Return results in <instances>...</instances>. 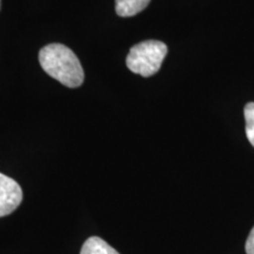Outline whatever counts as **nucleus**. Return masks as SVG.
<instances>
[{"instance_id":"1","label":"nucleus","mask_w":254,"mask_h":254,"mask_svg":"<svg viewBox=\"0 0 254 254\" xmlns=\"http://www.w3.org/2000/svg\"><path fill=\"white\" fill-rule=\"evenodd\" d=\"M39 63L47 74L65 86L75 88L84 82V69L78 57L63 44H50L40 50Z\"/></svg>"},{"instance_id":"2","label":"nucleus","mask_w":254,"mask_h":254,"mask_svg":"<svg viewBox=\"0 0 254 254\" xmlns=\"http://www.w3.org/2000/svg\"><path fill=\"white\" fill-rule=\"evenodd\" d=\"M166 55L167 46L163 41L146 40L129 50L126 65L131 72L147 78L160 69Z\"/></svg>"},{"instance_id":"4","label":"nucleus","mask_w":254,"mask_h":254,"mask_svg":"<svg viewBox=\"0 0 254 254\" xmlns=\"http://www.w3.org/2000/svg\"><path fill=\"white\" fill-rule=\"evenodd\" d=\"M150 1L151 0H116V12L120 17H133L144 11Z\"/></svg>"},{"instance_id":"3","label":"nucleus","mask_w":254,"mask_h":254,"mask_svg":"<svg viewBox=\"0 0 254 254\" xmlns=\"http://www.w3.org/2000/svg\"><path fill=\"white\" fill-rule=\"evenodd\" d=\"M23 201V190L19 184L0 173V218L11 214Z\"/></svg>"},{"instance_id":"6","label":"nucleus","mask_w":254,"mask_h":254,"mask_svg":"<svg viewBox=\"0 0 254 254\" xmlns=\"http://www.w3.org/2000/svg\"><path fill=\"white\" fill-rule=\"evenodd\" d=\"M246 123V135L251 145L254 147V103H249L244 109Z\"/></svg>"},{"instance_id":"5","label":"nucleus","mask_w":254,"mask_h":254,"mask_svg":"<svg viewBox=\"0 0 254 254\" xmlns=\"http://www.w3.org/2000/svg\"><path fill=\"white\" fill-rule=\"evenodd\" d=\"M80 254H120L99 237H91L85 241Z\"/></svg>"},{"instance_id":"8","label":"nucleus","mask_w":254,"mask_h":254,"mask_svg":"<svg viewBox=\"0 0 254 254\" xmlns=\"http://www.w3.org/2000/svg\"><path fill=\"white\" fill-rule=\"evenodd\" d=\"M0 6H1V0H0Z\"/></svg>"},{"instance_id":"7","label":"nucleus","mask_w":254,"mask_h":254,"mask_svg":"<svg viewBox=\"0 0 254 254\" xmlns=\"http://www.w3.org/2000/svg\"><path fill=\"white\" fill-rule=\"evenodd\" d=\"M245 250L247 254H254V227L250 232V236L247 238Z\"/></svg>"}]
</instances>
